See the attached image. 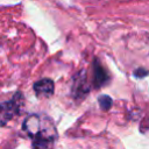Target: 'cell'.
<instances>
[{"label": "cell", "mask_w": 149, "mask_h": 149, "mask_svg": "<svg viewBox=\"0 0 149 149\" xmlns=\"http://www.w3.org/2000/svg\"><path fill=\"white\" fill-rule=\"evenodd\" d=\"M98 101H99V106L102 111H108L112 106V102H113L112 98L108 97V95H100Z\"/></svg>", "instance_id": "52a82bcc"}, {"label": "cell", "mask_w": 149, "mask_h": 149, "mask_svg": "<svg viewBox=\"0 0 149 149\" xmlns=\"http://www.w3.org/2000/svg\"><path fill=\"white\" fill-rule=\"evenodd\" d=\"M22 129L33 139L37 135H43L52 140L56 139L57 133L50 119L37 114H31L26 118L22 125Z\"/></svg>", "instance_id": "6da1fadb"}, {"label": "cell", "mask_w": 149, "mask_h": 149, "mask_svg": "<svg viewBox=\"0 0 149 149\" xmlns=\"http://www.w3.org/2000/svg\"><path fill=\"white\" fill-rule=\"evenodd\" d=\"M54 141L55 140L45 136H35L33 137V149H52Z\"/></svg>", "instance_id": "8992f818"}, {"label": "cell", "mask_w": 149, "mask_h": 149, "mask_svg": "<svg viewBox=\"0 0 149 149\" xmlns=\"http://www.w3.org/2000/svg\"><path fill=\"white\" fill-rule=\"evenodd\" d=\"M134 74H135L136 77H144V76L148 74V71L144 70V69H142V68H140V69H136V70L134 71Z\"/></svg>", "instance_id": "ba28073f"}, {"label": "cell", "mask_w": 149, "mask_h": 149, "mask_svg": "<svg viewBox=\"0 0 149 149\" xmlns=\"http://www.w3.org/2000/svg\"><path fill=\"white\" fill-rule=\"evenodd\" d=\"M109 80V76L100 62L95 58L93 61V86L95 88L101 87Z\"/></svg>", "instance_id": "277c9868"}, {"label": "cell", "mask_w": 149, "mask_h": 149, "mask_svg": "<svg viewBox=\"0 0 149 149\" xmlns=\"http://www.w3.org/2000/svg\"><path fill=\"white\" fill-rule=\"evenodd\" d=\"M34 91L37 97H50L54 94L55 84L50 78H43L34 84Z\"/></svg>", "instance_id": "5b68a950"}, {"label": "cell", "mask_w": 149, "mask_h": 149, "mask_svg": "<svg viewBox=\"0 0 149 149\" xmlns=\"http://www.w3.org/2000/svg\"><path fill=\"white\" fill-rule=\"evenodd\" d=\"M90 86L87 84V78H86V71L80 70L73 76V81L71 86V93L72 97L76 99H81L88 93Z\"/></svg>", "instance_id": "3957f363"}, {"label": "cell", "mask_w": 149, "mask_h": 149, "mask_svg": "<svg viewBox=\"0 0 149 149\" xmlns=\"http://www.w3.org/2000/svg\"><path fill=\"white\" fill-rule=\"evenodd\" d=\"M24 98L21 92H16L9 100L0 102V126L7 125L14 116L20 114Z\"/></svg>", "instance_id": "7a4b0ae2"}]
</instances>
